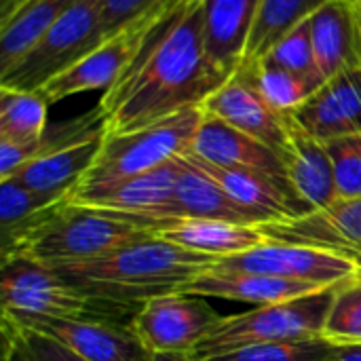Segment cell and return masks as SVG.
I'll use <instances>...</instances> for the list:
<instances>
[{"label": "cell", "instance_id": "obj_1", "mask_svg": "<svg viewBox=\"0 0 361 361\" xmlns=\"http://www.w3.org/2000/svg\"><path fill=\"white\" fill-rule=\"evenodd\" d=\"M201 8L203 0L150 34L125 74L102 93L104 133L133 131L203 106L231 78L205 53Z\"/></svg>", "mask_w": 361, "mask_h": 361}, {"label": "cell", "instance_id": "obj_2", "mask_svg": "<svg viewBox=\"0 0 361 361\" xmlns=\"http://www.w3.org/2000/svg\"><path fill=\"white\" fill-rule=\"evenodd\" d=\"M216 262L218 258L150 235L87 262L55 267V271L93 302L97 317L118 319V313L135 315L150 298L184 292Z\"/></svg>", "mask_w": 361, "mask_h": 361}, {"label": "cell", "instance_id": "obj_3", "mask_svg": "<svg viewBox=\"0 0 361 361\" xmlns=\"http://www.w3.org/2000/svg\"><path fill=\"white\" fill-rule=\"evenodd\" d=\"M150 235H154L150 228L123 214L76 205L68 199L19 241L2 250V262L27 258L55 269L99 258Z\"/></svg>", "mask_w": 361, "mask_h": 361}, {"label": "cell", "instance_id": "obj_4", "mask_svg": "<svg viewBox=\"0 0 361 361\" xmlns=\"http://www.w3.org/2000/svg\"><path fill=\"white\" fill-rule=\"evenodd\" d=\"M203 116V108L192 106L133 131L104 133L99 152L78 186L118 182L173 161L190 148Z\"/></svg>", "mask_w": 361, "mask_h": 361}, {"label": "cell", "instance_id": "obj_5", "mask_svg": "<svg viewBox=\"0 0 361 361\" xmlns=\"http://www.w3.org/2000/svg\"><path fill=\"white\" fill-rule=\"evenodd\" d=\"M334 288L288 302L254 307L252 311L222 317L192 355L203 361L254 345L319 338L334 296Z\"/></svg>", "mask_w": 361, "mask_h": 361}, {"label": "cell", "instance_id": "obj_6", "mask_svg": "<svg viewBox=\"0 0 361 361\" xmlns=\"http://www.w3.org/2000/svg\"><path fill=\"white\" fill-rule=\"evenodd\" d=\"M104 40L102 0H78L11 70L0 74V87L40 91L51 78L72 68Z\"/></svg>", "mask_w": 361, "mask_h": 361}, {"label": "cell", "instance_id": "obj_7", "mask_svg": "<svg viewBox=\"0 0 361 361\" xmlns=\"http://www.w3.org/2000/svg\"><path fill=\"white\" fill-rule=\"evenodd\" d=\"M2 315L8 317H91L93 302L55 269L27 258L2 262Z\"/></svg>", "mask_w": 361, "mask_h": 361}, {"label": "cell", "instance_id": "obj_8", "mask_svg": "<svg viewBox=\"0 0 361 361\" xmlns=\"http://www.w3.org/2000/svg\"><path fill=\"white\" fill-rule=\"evenodd\" d=\"M207 298L173 292L146 300L131 317V328L144 349L152 353H195L220 324Z\"/></svg>", "mask_w": 361, "mask_h": 361}, {"label": "cell", "instance_id": "obj_9", "mask_svg": "<svg viewBox=\"0 0 361 361\" xmlns=\"http://www.w3.org/2000/svg\"><path fill=\"white\" fill-rule=\"evenodd\" d=\"M180 173V157L140 176H131L110 184L76 186L70 201L76 205L123 214L129 220L150 228L152 233L173 216L176 182Z\"/></svg>", "mask_w": 361, "mask_h": 361}, {"label": "cell", "instance_id": "obj_10", "mask_svg": "<svg viewBox=\"0 0 361 361\" xmlns=\"http://www.w3.org/2000/svg\"><path fill=\"white\" fill-rule=\"evenodd\" d=\"M214 269L226 273H260L324 288H334L361 273L357 262L343 254L273 239L250 252L220 258Z\"/></svg>", "mask_w": 361, "mask_h": 361}, {"label": "cell", "instance_id": "obj_11", "mask_svg": "<svg viewBox=\"0 0 361 361\" xmlns=\"http://www.w3.org/2000/svg\"><path fill=\"white\" fill-rule=\"evenodd\" d=\"M21 326L53 336L87 361H148L150 353L131 324L110 317H8Z\"/></svg>", "mask_w": 361, "mask_h": 361}, {"label": "cell", "instance_id": "obj_12", "mask_svg": "<svg viewBox=\"0 0 361 361\" xmlns=\"http://www.w3.org/2000/svg\"><path fill=\"white\" fill-rule=\"evenodd\" d=\"M203 112L283 154L294 133L290 114L275 110L243 76L235 74L203 102Z\"/></svg>", "mask_w": 361, "mask_h": 361}, {"label": "cell", "instance_id": "obj_13", "mask_svg": "<svg viewBox=\"0 0 361 361\" xmlns=\"http://www.w3.org/2000/svg\"><path fill=\"white\" fill-rule=\"evenodd\" d=\"M262 228L273 241L311 245L355 258L361 256V199H336L332 205L300 218L264 222Z\"/></svg>", "mask_w": 361, "mask_h": 361}, {"label": "cell", "instance_id": "obj_14", "mask_svg": "<svg viewBox=\"0 0 361 361\" xmlns=\"http://www.w3.org/2000/svg\"><path fill=\"white\" fill-rule=\"evenodd\" d=\"M296 129L330 142L361 133V68L328 78L302 106L290 112Z\"/></svg>", "mask_w": 361, "mask_h": 361}, {"label": "cell", "instance_id": "obj_15", "mask_svg": "<svg viewBox=\"0 0 361 361\" xmlns=\"http://www.w3.org/2000/svg\"><path fill=\"white\" fill-rule=\"evenodd\" d=\"M182 157L199 167L203 173H207L214 182H218L235 203L254 212L264 222L302 216V209L286 178L247 167L212 165L190 152H182Z\"/></svg>", "mask_w": 361, "mask_h": 361}, {"label": "cell", "instance_id": "obj_16", "mask_svg": "<svg viewBox=\"0 0 361 361\" xmlns=\"http://www.w3.org/2000/svg\"><path fill=\"white\" fill-rule=\"evenodd\" d=\"M157 237L212 258H228L243 252H250L269 241L262 224H245L231 220L214 218H178L163 222L157 231Z\"/></svg>", "mask_w": 361, "mask_h": 361}, {"label": "cell", "instance_id": "obj_17", "mask_svg": "<svg viewBox=\"0 0 361 361\" xmlns=\"http://www.w3.org/2000/svg\"><path fill=\"white\" fill-rule=\"evenodd\" d=\"M186 152L212 165L247 167V169H258L271 176L286 178V165L281 154H277L271 146L258 142L256 137L209 114L203 116Z\"/></svg>", "mask_w": 361, "mask_h": 361}, {"label": "cell", "instance_id": "obj_18", "mask_svg": "<svg viewBox=\"0 0 361 361\" xmlns=\"http://www.w3.org/2000/svg\"><path fill=\"white\" fill-rule=\"evenodd\" d=\"M262 0H203V44L209 61L226 76L243 63Z\"/></svg>", "mask_w": 361, "mask_h": 361}, {"label": "cell", "instance_id": "obj_19", "mask_svg": "<svg viewBox=\"0 0 361 361\" xmlns=\"http://www.w3.org/2000/svg\"><path fill=\"white\" fill-rule=\"evenodd\" d=\"M315 61L324 78L361 68V19L349 0H330L311 15Z\"/></svg>", "mask_w": 361, "mask_h": 361}, {"label": "cell", "instance_id": "obj_20", "mask_svg": "<svg viewBox=\"0 0 361 361\" xmlns=\"http://www.w3.org/2000/svg\"><path fill=\"white\" fill-rule=\"evenodd\" d=\"M281 159L286 165V180L302 209V216L328 207L338 199L332 161L324 142L294 127Z\"/></svg>", "mask_w": 361, "mask_h": 361}, {"label": "cell", "instance_id": "obj_21", "mask_svg": "<svg viewBox=\"0 0 361 361\" xmlns=\"http://www.w3.org/2000/svg\"><path fill=\"white\" fill-rule=\"evenodd\" d=\"M322 290L328 288L260 275V273H226V271L212 269L199 275L184 292L201 298H220L231 302H245L252 307H267V305H277L300 296H309Z\"/></svg>", "mask_w": 361, "mask_h": 361}, {"label": "cell", "instance_id": "obj_22", "mask_svg": "<svg viewBox=\"0 0 361 361\" xmlns=\"http://www.w3.org/2000/svg\"><path fill=\"white\" fill-rule=\"evenodd\" d=\"M173 216L178 218H214L245 224H264L260 216L235 203L224 188L207 173L180 154V173L176 182Z\"/></svg>", "mask_w": 361, "mask_h": 361}, {"label": "cell", "instance_id": "obj_23", "mask_svg": "<svg viewBox=\"0 0 361 361\" xmlns=\"http://www.w3.org/2000/svg\"><path fill=\"white\" fill-rule=\"evenodd\" d=\"M78 0H27L0 17V74L11 70L34 42Z\"/></svg>", "mask_w": 361, "mask_h": 361}, {"label": "cell", "instance_id": "obj_24", "mask_svg": "<svg viewBox=\"0 0 361 361\" xmlns=\"http://www.w3.org/2000/svg\"><path fill=\"white\" fill-rule=\"evenodd\" d=\"M70 195H51L27 188L15 178L0 180V224L2 250L19 241L42 218L66 203Z\"/></svg>", "mask_w": 361, "mask_h": 361}, {"label": "cell", "instance_id": "obj_25", "mask_svg": "<svg viewBox=\"0 0 361 361\" xmlns=\"http://www.w3.org/2000/svg\"><path fill=\"white\" fill-rule=\"evenodd\" d=\"M326 2L330 0H262L250 34L243 63L262 59L290 30L309 19Z\"/></svg>", "mask_w": 361, "mask_h": 361}, {"label": "cell", "instance_id": "obj_26", "mask_svg": "<svg viewBox=\"0 0 361 361\" xmlns=\"http://www.w3.org/2000/svg\"><path fill=\"white\" fill-rule=\"evenodd\" d=\"M47 108L49 102L40 91L0 87V140L40 142L47 133Z\"/></svg>", "mask_w": 361, "mask_h": 361}, {"label": "cell", "instance_id": "obj_27", "mask_svg": "<svg viewBox=\"0 0 361 361\" xmlns=\"http://www.w3.org/2000/svg\"><path fill=\"white\" fill-rule=\"evenodd\" d=\"M237 74L243 76L275 110L286 114L294 112L317 91L311 80L267 61L243 63Z\"/></svg>", "mask_w": 361, "mask_h": 361}, {"label": "cell", "instance_id": "obj_28", "mask_svg": "<svg viewBox=\"0 0 361 361\" xmlns=\"http://www.w3.org/2000/svg\"><path fill=\"white\" fill-rule=\"evenodd\" d=\"M322 338L334 347L361 345V273L334 288Z\"/></svg>", "mask_w": 361, "mask_h": 361}, {"label": "cell", "instance_id": "obj_29", "mask_svg": "<svg viewBox=\"0 0 361 361\" xmlns=\"http://www.w3.org/2000/svg\"><path fill=\"white\" fill-rule=\"evenodd\" d=\"M4 361H87L34 328L2 317Z\"/></svg>", "mask_w": 361, "mask_h": 361}, {"label": "cell", "instance_id": "obj_30", "mask_svg": "<svg viewBox=\"0 0 361 361\" xmlns=\"http://www.w3.org/2000/svg\"><path fill=\"white\" fill-rule=\"evenodd\" d=\"M271 66H277L281 70H288L292 74H298L307 80H311L317 89L326 82L324 74L317 68L315 51H313V36H311V17L298 23L294 30H290L262 59ZM254 63V61H252Z\"/></svg>", "mask_w": 361, "mask_h": 361}, {"label": "cell", "instance_id": "obj_31", "mask_svg": "<svg viewBox=\"0 0 361 361\" xmlns=\"http://www.w3.org/2000/svg\"><path fill=\"white\" fill-rule=\"evenodd\" d=\"M326 338H307V341H288V343H267L214 355L203 361H324L332 351Z\"/></svg>", "mask_w": 361, "mask_h": 361}, {"label": "cell", "instance_id": "obj_32", "mask_svg": "<svg viewBox=\"0 0 361 361\" xmlns=\"http://www.w3.org/2000/svg\"><path fill=\"white\" fill-rule=\"evenodd\" d=\"M338 199H361V133L326 142Z\"/></svg>", "mask_w": 361, "mask_h": 361}, {"label": "cell", "instance_id": "obj_33", "mask_svg": "<svg viewBox=\"0 0 361 361\" xmlns=\"http://www.w3.org/2000/svg\"><path fill=\"white\" fill-rule=\"evenodd\" d=\"M157 0H102V17L106 40L114 36L118 30L137 19L146 8H150Z\"/></svg>", "mask_w": 361, "mask_h": 361}, {"label": "cell", "instance_id": "obj_34", "mask_svg": "<svg viewBox=\"0 0 361 361\" xmlns=\"http://www.w3.org/2000/svg\"><path fill=\"white\" fill-rule=\"evenodd\" d=\"M324 361H361V345H345L332 347Z\"/></svg>", "mask_w": 361, "mask_h": 361}, {"label": "cell", "instance_id": "obj_35", "mask_svg": "<svg viewBox=\"0 0 361 361\" xmlns=\"http://www.w3.org/2000/svg\"><path fill=\"white\" fill-rule=\"evenodd\" d=\"M148 361H199L192 353H152Z\"/></svg>", "mask_w": 361, "mask_h": 361}, {"label": "cell", "instance_id": "obj_36", "mask_svg": "<svg viewBox=\"0 0 361 361\" xmlns=\"http://www.w3.org/2000/svg\"><path fill=\"white\" fill-rule=\"evenodd\" d=\"M23 2H27V0H2V17H6L11 11H15V8L21 6Z\"/></svg>", "mask_w": 361, "mask_h": 361}, {"label": "cell", "instance_id": "obj_37", "mask_svg": "<svg viewBox=\"0 0 361 361\" xmlns=\"http://www.w3.org/2000/svg\"><path fill=\"white\" fill-rule=\"evenodd\" d=\"M351 260H355V262H357V267L361 269V256H355V258H351Z\"/></svg>", "mask_w": 361, "mask_h": 361}]
</instances>
